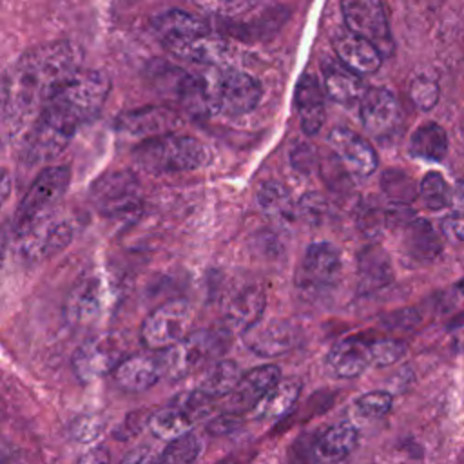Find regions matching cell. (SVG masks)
I'll return each mask as SVG.
<instances>
[{
    "instance_id": "9",
    "label": "cell",
    "mask_w": 464,
    "mask_h": 464,
    "mask_svg": "<svg viewBox=\"0 0 464 464\" xmlns=\"http://www.w3.org/2000/svg\"><path fill=\"white\" fill-rule=\"evenodd\" d=\"M192 308L185 299H172L154 308L141 323L140 339L145 348L163 352L188 335Z\"/></svg>"
},
{
    "instance_id": "3",
    "label": "cell",
    "mask_w": 464,
    "mask_h": 464,
    "mask_svg": "<svg viewBox=\"0 0 464 464\" xmlns=\"http://www.w3.org/2000/svg\"><path fill=\"white\" fill-rule=\"evenodd\" d=\"M132 161L150 174H176L201 169L208 161L203 141L187 134H163L141 140L130 152Z\"/></svg>"
},
{
    "instance_id": "4",
    "label": "cell",
    "mask_w": 464,
    "mask_h": 464,
    "mask_svg": "<svg viewBox=\"0 0 464 464\" xmlns=\"http://www.w3.org/2000/svg\"><path fill=\"white\" fill-rule=\"evenodd\" d=\"M69 181L71 170L67 165L45 167L33 179L13 218V236L16 239L54 216V208L62 201Z\"/></svg>"
},
{
    "instance_id": "20",
    "label": "cell",
    "mask_w": 464,
    "mask_h": 464,
    "mask_svg": "<svg viewBox=\"0 0 464 464\" xmlns=\"http://www.w3.org/2000/svg\"><path fill=\"white\" fill-rule=\"evenodd\" d=\"M281 381V370L276 364H263L243 373L237 388L228 395L230 413L254 410L261 399Z\"/></svg>"
},
{
    "instance_id": "35",
    "label": "cell",
    "mask_w": 464,
    "mask_h": 464,
    "mask_svg": "<svg viewBox=\"0 0 464 464\" xmlns=\"http://www.w3.org/2000/svg\"><path fill=\"white\" fill-rule=\"evenodd\" d=\"M419 198L430 210H440L453 203V188L439 172H428L419 185Z\"/></svg>"
},
{
    "instance_id": "37",
    "label": "cell",
    "mask_w": 464,
    "mask_h": 464,
    "mask_svg": "<svg viewBox=\"0 0 464 464\" xmlns=\"http://www.w3.org/2000/svg\"><path fill=\"white\" fill-rule=\"evenodd\" d=\"M381 185L386 196L392 201H395V205H406L415 198V194H419L415 192L413 181L402 170H397V169L384 170L381 178Z\"/></svg>"
},
{
    "instance_id": "50",
    "label": "cell",
    "mask_w": 464,
    "mask_h": 464,
    "mask_svg": "<svg viewBox=\"0 0 464 464\" xmlns=\"http://www.w3.org/2000/svg\"><path fill=\"white\" fill-rule=\"evenodd\" d=\"M9 181H11L9 172L4 170V172H2V201H5L7 196H9Z\"/></svg>"
},
{
    "instance_id": "11",
    "label": "cell",
    "mask_w": 464,
    "mask_h": 464,
    "mask_svg": "<svg viewBox=\"0 0 464 464\" xmlns=\"http://www.w3.org/2000/svg\"><path fill=\"white\" fill-rule=\"evenodd\" d=\"M218 352H221L219 335L208 330L190 332L183 341L178 344L158 352L161 373L172 381L183 379L205 361L212 359Z\"/></svg>"
},
{
    "instance_id": "25",
    "label": "cell",
    "mask_w": 464,
    "mask_h": 464,
    "mask_svg": "<svg viewBox=\"0 0 464 464\" xmlns=\"http://www.w3.org/2000/svg\"><path fill=\"white\" fill-rule=\"evenodd\" d=\"M265 304H266V295L263 288L246 286L239 290L227 304V312H225L227 328L237 334H245L248 328H252L263 319Z\"/></svg>"
},
{
    "instance_id": "48",
    "label": "cell",
    "mask_w": 464,
    "mask_h": 464,
    "mask_svg": "<svg viewBox=\"0 0 464 464\" xmlns=\"http://www.w3.org/2000/svg\"><path fill=\"white\" fill-rule=\"evenodd\" d=\"M236 426V417L234 413H227V415H221L218 419H214L210 424H208V431L218 435V433H227L230 430H234Z\"/></svg>"
},
{
    "instance_id": "13",
    "label": "cell",
    "mask_w": 464,
    "mask_h": 464,
    "mask_svg": "<svg viewBox=\"0 0 464 464\" xmlns=\"http://www.w3.org/2000/svg\"><path fill=\"white\" fill-rule=\"evenodd\" d=\"M123 344L118 335H96L83 341L72 353V372L80 382H91L112 373L123 361Z\"/></svg>"
},
{
    "instance_id": "27",
    "label": "cell",
    "mask_w": 464,
    "mask_h": 464,
    "mask_svg": "<svg viewBox=\"0 0 464 464\" xmlns=\"http://www.w3.org/2000/svg\"><path fill=\"white\" fill-rule=\"evenodd\" d=\"M357 428L348 420H341L326 428L317 437L314 444V457L321 464H335L352 453V450L357 446Z\"/></svg>"
},
{
    "instance_id": "21",
    "label": "cell",
    "mask_w": 464,
    "mask_h": 464,
    "mask_svg": "<svg viewBox=\"0 0 464 464\" xmlns=\"http://www.w3.org/2000/svg\"><path fill=\"white\" fill-rule=\"evenodd\" d=\"M294 105L299 118L301 130L306 136H315L324 125L326 112H324L323 87L319 85V80L314 74L304 72L297 80L295 91H294Z\"/></svg>"
},
{
    "instance_id": "26",
    "label": "cell",
    "mask_w": 464,
    "mask_h": 464,
    "mask_svg": "<svg viewBox=\"0 0 464 464\" xmlns=\"http://www.w3.org/2000/svg\"><path fill=\"white\" fill-rule=\"evenodd\" d=\"M334 49L337 60L355 74H372L382 63V54L379 53V49H375L361 36L352 34L350 31L339 34L334 40Z\"/></svg>"
},
{
    "instance_id": "12",
    "label": "cell",
    "mask_w": 464,
    "mask_h": 464,
    "mask_svg": "<svg viewBox=\"0 0 464 464\" xmlns=\"http://www.w3.org/2000/svg\"><path fill=\"white\" fill-rule=\"evenodd\" d=\"M348 31L370 42L382 56L393 51V40L384 5L377 0H346L341 4Z\"/></svg>"
},
{
    "instance_id": "34",
    "label": "cell",
    "mask_w": 464,
    "mask_h": 464,
    "mask_svg": "<svg viewBox=\"0 0 464 464\" xmlns=\"http://www.w3.org/2000/svg\"><path fill=\"white\" fill-rule=\"evenodd\" d=\"M194 422L196 420L174 402L154 411L149 417V428L154 433V437L167 440V442H172V440L190 433V428Z\"/></svg>"
},
{
    "instance_id": "46",
    "label": "cell",
    "mask_w": 464,
    "mask_h": 464,
    "mask_svg": "<svg viewBox=\"0 0 464 464\" xmlns=\"http://www.w3.org/2000/svg\"><path fill=\"white\" fill-rule=\"evenodd\" d=\"M120 464H160V459H156L152 450L140 446L136 450H130Z\"/></svg>"
},
{
    "instance_id": "23",
    "label": "cell",
    "mask_w": 464,
    "mask_h": 464,
    "mask_svg": "<svg viewBox=\"0 0 464 464\" xmlns=\"http://www.w3.org/2000/svg\"><path fill=\"white\" fill-rule=\"evenodd\" d=\"M370 364V341H364L361 337H348L335 343L324 359L328 373L335 379L357 377Z\"/></svg>"
},
{
    "instance_id": "1",
    "label": "cell",
    "mask_w": 464,
    "mask_h": 464,
    "mask_svg": "<svg viewBox=\"0 0 464 464\" xmlns=\"http://www.w3.org/2000/svg\"><path fill=\"white\" fill-rule=\"evenodd\" d=\"M82 49L72 42H51L20 56L4 72L2 123L9 138L31 130L47 98L67 78L82 71Z\"/></svg>"
},
{
    "instance_id": "49",
    "label": "cell",
    "mask_w": 464,
    "mask_h": 464,
    "mask_svg": "<svg viewBox=\"0 0 464 464\" xmlns=\"http://www.w3.org/2000/svg\"><path fill=\"white\" fill-rule=\"evenodd\" d=\"M457 210V214L464 216V181H457L455 188H453V203H451Z\"/></svg>"
},
{
    "instance_id": "45",
    "label": "cell",
    "mask_w": 464,
    "mask_h": 464,
    "mask_svg": "<svg viewBox=\"0 0 464 464\" xmlns=\"http://www.w3.org/2000/svg\"><path fill=\"white\" fill-rule=\"evenodd\" d=\"M290 160H292V165L303 172H308L314 163H315V156H314V150L306 145V143H299L292 154H290Z\"/></svg>"
},
{
    "instance_id": "31",
    "label": "cell",
    "mask_w": 464,
    "mask_h": 464,
    "mask_svg": "<svg viewBox=\"0 0 464 464\" xmlns=\"http://www.w3.org/2000/svg\"><path fill=\"white\" fill-rule=\"evenodd\" d=\"M301 393L299 379H281L254 408L256 417L259 419H279L286 415L297 402Z\"/></svg>"
},
{
    "instance_id": "22",
    "label": "cell",
    "mask_w": 464,
    "mask_h": 464,
    "mask_svg": "<svg viewBox=\"0 0 464 464\" xmlns=\"http://www.w3.org/2000/svg\"><path fill=\"white\" fill-rule=\"evenodd\" d=\"M395 228L401 230V250L410 261L430 263L440 254V237L426 219L413 214Z\"/></svg>"
},
{
    "instance_id": "33",
    "label": "cell",
    "mask_w": 464,
    "mask_h": 464,
    "mask_svg": "<svg viewBox=\"0 0 464 464\" xmlns=\"http://www.w3.org/2000/svg\"><path fill=\"white\" fill-rule=\"evenodd\" d=\"M241 377H243V372H241L239 364L236 361L223 359V361L214 362L205 372L198 390H201L210 399L227 397V395H230L237 388Z\"/></svg>"
},
{
    "instance_id": "38",
    "label": "cell",
    "mask_w": 464,
    "mask_h": 464,
    "mask_svg": "<svg viewBox=\"0 0 464 464\" xmlns=\"http://www.w3.org/2000/svg\"><path fill=\"white\" fill-rule=\"evenodd\" d=\"M392 402L393 399L388 392L373 390L357 397V401L353 402V408L357 415L362 419H381L392 410Z\"/></svg>"
},
{
    "instance_id": "39",
    "label": "cell",
    "mask_w": 464,
    "mask_h": 464,
    "mask_svg": "<svg viewBox=\"0 0 464 464\" xmlns=\"http://www.w3.org/2000/svg\"><path fill=\"white\" fill-rule=\"evenodd\" d=\"M297 219L304 221L306 225H319L326 218L328 203L317 192H306L295 201Z\"/></svg>"
},
{
    "instance_id": "47",
    "label": "cell",
    "mask_w": 464,
    "mask_h": 464,
    "mask_svg": "<svg viewBox=\"0 0 464 464\" xmlns=\"http://www.w3.org/2000/svg\"><path fill=\"white\" fill-rule=\"evenodd\" d=\"M111 462V455L109 450L105 446H92L89 448L85 453H82V457L78 459V464H109Z\"/></svg>"
},
{
    "instance_id": "16",
    "label": "cell",
    "mask_w": 464,
    "mask_h": 464,
    "mask_svg": "<svg viewBox=\"0 0 464 464\" xmlns=\"http://www.w3.org/2000/svg\"><path fill=\"white\" fill-rule=\"evenodd\" d=\"M181 123L176 111L167 105H143L138 109H130L118 116L116 130L127 134L130 138H156L163 134H172Z\"/></svg>"
},
{
    "instance_id": "30",
    "label": "cell",
    "mask_w": 464,
    "mask_h": 464,
    "mask_svg": "<svg viewBox=\"0 0 464 464\" xmlns=\"http://www.w3.org/2000/svg\"><path fill=\"white\" fill-rule=\"evenodd\" d=\"M257 205L261 212L277 225H288L297 219L295 203L285 185L277 181H263L257 190Z\"/></svg>"
},
{
    "instance_id": "6",
    "label": "cell",
    "mask_w": 464,
    "mask_h": 464,
    "mask_svg": "<svg viewBox=\"0 0 464 464\" xmlns=\"http://www.w3.org/2000/svg\"><path fill=\"white\" fill-rule=\"evenodd\" d=\"M149 76L150 83L161 96L176 102L187 112L194 116L212 112L208 87L203 74H190L181 67L156 62L152 69H149Z\"/></svg>"
},
{
    "instance_id": "2",
    "label": "cell",
    "mask_w": 464,
    "mask_h": 464,
    "mask_svg": "<svg viewBox=\"0 0 464 464\" xmlns=\"http://www.w3.org/2000/svg\"><path fill=\"white\" fill-rule=\"evenodd\" d=\"M111 91L103 71H78L47 98L36 121L72 140L78 127L94 120Z\"/></svg>"
},
{
    "instance_id": "44",
    "label": "cell",
    "mask_w": 464,
    "mask_h": 464,
    "mask_svg": "<svg viewBox=\"0 0 464 464\" xmlns=\"http://www.w3.org/2000/svg\"><path fill=\"white\" fill-rule=\"evenodd\" d=\"M442 234L453 241H464V216L450 214L440 223Z\"/></svg>"
},
{
    "instance_id": "28",
    "label": "cell",
    "mask_w": 464,
    "mask_h": 464,
    "mask_svg": "<svg viewBox=\"0 0 464 464\" xmlns=\"http://www.w3.org/2000/svg\"><path fill=\"white\" fill-rule=\"evenodd\" d=\"M324 76V91L326 94L339 105H353L361 103L366 89L359 74L344 67L339 60L328 62L323 67Z\"/></svg>"
},
{
    "instance_id": "17",
    "label": "cell",
    "mask_w": 464,
    "mask_h": 464,
    "mask_svg": "<svg viewBox=\"0 0 464 464\" xmlns=\"http://www.w3.org/2000/svg\"><path fill=\"white\" fill-rule=\"evenodd\" d=\"M328 143L341 165L357 178H368L377 169V154L373 147L348 127H334L328 134Z\"/></svg>"
},
{
    "instance_id": "7",
    "label": "cell",
    "mask_w": 464,
    "mask_h": 464,
    "mask_svg": "<svg viewBox=\"0 0 464 464\" xmlns=\"http://www.w3.org/2000/svg\"><path fill=\"white\" fill-rule=\"evenodd\" d=\"M91 201L107 218L130 219L141 210L140 181L130 170L105 172L92 183Z\"/></svg>"
},
{
    "instance_id": "8",
    "label": "cell",
    "mask_w": 464,
    "mask_h": 464,
    "mask_svg": "<svg viewBox=\"0 0 464 464\" xmlns=\"http://www.w3.org/2000/svg\"><path fill=\"white\" fill-rule=\"evenodd\" d=\"M341 270L343 259L339 248L328 241H315L303 254L295 286L308 297H321L337 286Z\"/></svg>"
},
{
    "instance_id": "42",
    "label": "cell",
    "mask_w": 464,
    "mask_h": 464,
    "mask_svg": "<svg viewBox=\"0 0 464 464\" xmlns=\"http://www.w3.org/2000/svg\"><path fill=\"white\" fill-rule=\"evenodd\" d=\"M103 431V419L98 415H83L76 419L71 426V433L80 442H91L96 440Z\"/></svg>"
},
{
    "instance_id": "40",
    "label": "cell",
    "mask_w": 464,
    "mask_h": 464,
    "mask_svg": "<svg viewBox=\"0 0 464 464\" xmlns=\"http://www.w3.org/2000/svg\"><path fill=\"white\" fill-rule=\"evenodd\" d=\"M439 94H440L439 83L430 76H417L410 83V98L413 105L420 111L433 109L439 102Z\"/></svg>"
},
{
    "instance_id": "41",
    "label": "cell",
    "mask_w": 464,
    "mask_h": 464,
    "mask_svg": "<svg viewBox=\"0 0 464 464\" xmlns=\"http://www.w3.org/2000/svg\"><path fill=\"white\" fill-rule=\"evenodd\" d=\"M406 352V344L397 339L370 341V357L373 366H390Z\"/></svg>"
},
{
    "instance_id": "32",
    "label": "cell",
    "mask_w": 464,
    "mask_h": 464,
    "mask_svg": "<svg viewBox=\"0 0 464 464\" xmlns=\"http://www.w3.org/2000/svg\"><path fill=\"white\" fill-rule=\"evenodd\" d=\"M448 152L446 130L435 123L426 121L415 129L410 140V154L426 161H440Z\"/></svg>"
},
{
    "instance_id": "10",
    "label": "cell",
    "mask_w": 464,
    "mask_h": 464,
    "mask_svg": "<svg viewBox=\"0 0 464 464\" xmlns=\"http://www.w3.org/2000/svg\"><path fill=\"white\" fill-rule=\"evenodd\" d=\"M112 286L102 272L83 274L71 288L63 314L72 326H91L98 323L112 301Z\"/></svg>"
},
{
    "instance_id": "14",
    "label": "cell",
    "mask_w": 464,
    "mask_h": 464,
    "mask_svg": "<svg viewBox=\"0 0 464 464\" xmlns=\"http://www.w3.org/2000/svg\"><path fill=\"white\" fill-rule=\"evenodd\" d=\"M152 31L158 40L176 56H183L198 40L210 33L208 25L196 14L183 9H169L152 18Z\"/></svg>"
},
{
    "instance_id": "15",
    "label": "cell",
    "mask_w": 464,
    "mask_h": 464,
    "mask_svg": "<svg viewBox=\"0 0 464 464\" xmlns=\"http://www.w3.org/2000/svg\"><path fill=\"white\" fill-rule=\"evenodd\" d=\"M359 114L364 130L375 140L390 138L401 121L399 102L386 87L366 89L359 103Z\"/></svg>"
},
{
    "instance_id": "18",
    "label": "cell",
    "mask_w": 464,
    "mask_h": 464,
    "mask_svg": "<svg viewBox=\"0 0 464 464\" xmlns=\"http://www.w3.org/2000/svg\"><path fill=\"white\" fill-rule=\"evenodd\" d=\"M297 328L285 319H261L243 334L246 348L257 357L274 359L294 348L297 343Z\"/></svg>"
},
{
    "instance_id": "43",
    "label": "cell",
    "mask_w": 464,
    "mask_h": 464,
    "mask_svg": "<svg viewBox=\"0 0 464 464\" xmlns=\"http://www.w3.org/2000/svg\"><path fill=\"white\" fill-rule=\"evenodd\" d=\"M357 225L366 234H377L386 223V212L372 207V205H361L357 210Z\"/></svg>"
},
{
    "instance_id": "19",
    "label": "cell",
    "mask_w": 464,
    "mask_h": 464,
    "mask_svg": "<svg viewBox=\"0 0 464 464\" xmlns=\"http://www.w3.org/2000/svg\"><path fill=\"white\" fill-rule=\"evenodd\" d=\"M72 236V225L67 219H58L53 216L16 241L25 259L42 261L62 252L71 243Z\"/></svg>"
},
{
    "instance_id": "36",
    "label": "cell",
    "mask_w": 464,
    "mask_h": 464,
    "mask_svg": "<svg viewBox=\"0 0 464 464\" xmlns=\"http://www.w3.org/2000/svg\"><path fill=\"white\" fill-rule=\"evenodd\" d=\"M201 451V440L194 433H187L167 444L160 455V464H194Z\"/></svg>"
},
{
    "instance_id": "5",
    "label": "cell",
    "mask_w": 464,
    "mask_h": 464,
    "mask_svg": "<svg viewBox=\"0 0 464 464\" xmlns=\"http://www.w3.org/2000/svg\"><path fill=\"white\" fill-rule=\"evenodd\" d=\"M212 112L243 116L254 111L261 100L259 82L237 69L219 67L205 74Z\"/></svg>"
},
{
    "instance_id": "24",
    "label": "cell",
    "mask_w": 464,
    "mask_h": 464,
    "mask_svg": "<svg viewBox=\"0 0 464 464\" xmlns=\"http://www.w3.org/2000/svg\"><path fill=\"white\" fill-rule=\"evenodd\" d=\"M161 364L158 353H134L125 357L112 372L114 382L125 392H145L152 388L161 377Z\"/></svg>"
},
{
    "instance_id": "29",
    "label": "cell",
    "mask_w": 464,
    "mask_h": 464,
    "mask_svg": "<svg viewBox=\"0 0 464 464\" xmlns=\"http://www.w3.org/2000/svg\"><path fill=\"white\" fill-rule=\"evenodd\" d=\"M357 276L362 290H379L393 279L388 254L379 245H368L357 254Z\"/></svg>"
}]
</instances>
